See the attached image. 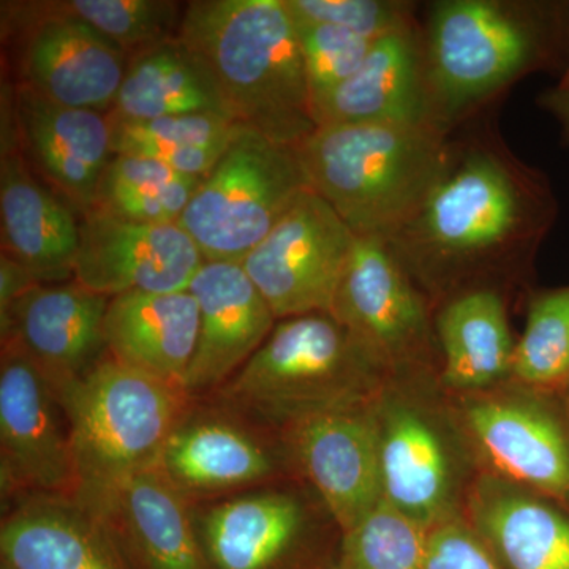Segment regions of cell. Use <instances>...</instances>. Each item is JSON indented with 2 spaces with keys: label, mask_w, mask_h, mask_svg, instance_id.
<instances>
[{
  "label": "cell",
  "mask_w": 569,
  "mask_h": 569,
  "mask_svg": "<svg viewBox=\"0 0 569 569\" xmlns=\"http://www.w3.org/2000/svg\"><path fill=\"white\" fill-rule=\"evenodd\" d=\"M108 114L134 121L187 114L233 119L211 73L179 39L130 58Z\"/></svg>",
  "instance_id": "26"
},
{
  "label": "cell",
  "mask_w": 569,
  "mask_h": 569,
  "mask_svg": "<svg viewBox=\"0 0 569 569\" xmlns=\"http://www.w3.org/2000/svg\"><path fill=\"white\" fill-rule=\"evenodd\" d=\"M0 449L3 486L48 492L77 490L61 402L13 339L2 340Z\"/></svg>",
  "instance_id": "12"
},
{
  "label": "cell",
  "mask_w": 569,
  "mask_h": 569,
  "mask_svg": "<svg viewBox=\"0 0 569 569\" xmlns=\"http://www.w3.org/2000/svg\"><path fill=\"white\" fill-rule=\"evenodd\" d=\"M466 419L478 448L507 481L569 508V433L549 407L529 399L478 400Z\"/></svg>",
  "instance_id": "18"
},
{
  "label": "cell",
  "mask_w": 569,
  "mask_h": 569,
  "mask_svg": "<svg viewBox=\"0 0 569 569\" xmlns=\"http://www.w3.org/2000/svg\"><path fill=\"white\" fill-rule=\"evenodd\" d=\"M203 254L178 223H141L91 209L80 219L73 280L114 298L189 290Z\"/></svg>",
  "instance_id": "11"
},
{
  "label": "cell",
  "mask_w": 569,
  "mask_h": 569,
  "mask_svg": "<svg viewBox=\"0 0 569 569\" xmlns=\"http://www.w3.org/2000/svg\"><path fill=\"white\" fill-rule=\"evenodd\" d=\"M306 190L309 182L296 148L239 123L178 224L204 261L242 263Z\"/></svg>",
  "instance_id": "7"
},
{
  "label": "cell",
  "mask_w": 569,
  "mask_h": 569,
  "mask_svg": "<svg viewBox=\"0 0 569 569\" xmlns=\"http://www.w3.org/2000/svg\"><path fill=\"white\" fill-rule=\"evenodd\" d=\"M157 467L179 490L213 492L264 478L271 460L238 427L203 421L179 425Z\"/></svg>",
  "instance_id": "28"
},
{
  "label": "cell",
  "mask_w": 569,
  "mask_h": 569,
  "mask_svg": "<svg viewBox=\"0 0 569 569\" xmlns=\"http://www.w3.org/2000/svg\"><path fill=\"white\" fill-rule=\"evenodd\" d=\"M426 530L381 500L343 533L337 569H425Z\"/></svg>",
  "instance_id": "33"
},
{
  "label": "cell",
  "mask_w": 569,
  "mask_h": 569,
  "mask_svg": "<svg viewBox=\"0 0 569 569\" xmlns=\"http://www.w3.org/2000/svg\"><path fill=\"white\" fill-rule=\"evenodd\" d=\"M200 182L159 160L114 153L92 209L132 222L179 223Z\"/></svg>",
  "instance_id": "30"
},
{
  "label": "cell",
  "mask_w": 569,
  "mask_h": 569,
  "mask_svg": "<svg viewBox=\"0 0 569 569\" xmlns=\"http://www.w3.org/2000/svg\"><path fill=\"white\" fill-rule=\"evenodd\" d=\"M97 511L118 527L134 568L209 569L181 490L159 467L126 479Z\"/></svg>",
  "instance_id": "21"
},
{
  "label": "cell",
  "mask_w": 569,
  "mask_h": 569,
  "mask_svg": "<svg viewBox=\"0 0 569 569\" xmlns=\"http://www.w3.org/2000/svg\"><path fill=\"white\" fill-rule=\"evenodd\" d=\"M37 284H40L39 280L24 266L2 253L0 257V318L6 317L11 306Z\"/></svg>",
  "instance_id": "37"
},
{
  "label": "cell",
  "mask_w": 569,
  "mask_h": 569,
  "mask_svg": "<svg viewBox=\"0 0 569 569\" xmlns=\"http://www.w3.org/2000/svg\"><path fill=\"white\" fill-rule=\"evenodd\" d=\"M63 13L91 26L133 58L176 40L187 3L174 0H54Z\"/></svg>",
  "instance_id": "31"
},
{
  "label": "cell",
  "mask_w": 569,
  "mask_h": 569,
  "mask_svg": "<svg viewBox=\"0 0 569 569\" xmlns=\"http://www.w3.org/2000/svg\"><path fill=\"white\" fill-rule=\"evenodd\" d=\"M103 332L114 361L183 391L197 350L200 307L189 290L114 296Z\"/></svg>",
  "instance_id": "20"
},
{
  "label": "cell",
  "mask_w": 569,
  "mask_h": 569,
  "mask_svg": "<svg viewBox=\"0 0 569 569\" xmlns=\"http://www.w3.org/2000/svg\"><path fill=\"white\" fill-rule=\"evenodd\" d=\"M436 331L448 387L481 389L511 373L516 343L503 296L496 288L449 298L438 312Z\"/></svg>",
  "instance_id": "25"
},
{
  "label": "cell",
  "mask_w": 569,
  "mask_h": 569,
  "mask_svg": "<svg viewBox=\"0 0 569 569\" xmlns=\"http://www.w3.org/2000/svg\"><path fill=\"white\" fill-rule=\"evenodd\" d=\"M380 425L383 500L429 529L445 519L448 503L449 468L443 443L433 427L411 408H391Z\"/></svg>",
  "instance_id": "23"
},
{
  "label": "cell",
  "mask_w": 569,
  "mask_h": 569,
  "mask_svg": "<svg viewBox=\"0 0 569 569\" xmlns=\"http://www.w3.org/2000/svg\"><path fill=\"white\" fill-rule=\"evenodd\" d=\"M316 121L318 127L433 126L421 28L377 40L353 77L318 104Z\"/></svg>",
  "instance_id": "19"
},
{
  "label": "cell",
  "mask_w": 569,
  "mask_h": 569,
  "mask_svg": "<svg viewBox=\"0 0 569 569\" xmlns=\"http://www.w3.org/2000/svg\"><path fill=\"white\" fill-rule=\"evenodd\" d=\"M296 20L325 22L370 41L419 28L415 7L392 0H284Z\"/></svg>",
  "instance_id": "35"
},
{
  "label": "cell",
  "mask_w": 569,
  "mask_h": 569,
  "mask_svg": "<svg viewBox=\"0 0 569 569\" xmlns=\"http://www.w3.org/2000/svg\"><path fill=\"white\" fill-rule=\"evenodd\" d=\"M331 316L381 370L426 355L425 299L387 239L358 236Z\"/></svg>",
  "instance_id": "10"
},
{
  "label": "cell",
  "mask_w": 569,
  "mask_h": 569,
  "mask_svg": "<svg viewBox=\"0 0 569 569\" xmlns=\"http://www.w3.org/2000/svg\"><path fill=\"white\" fill-rule=\"evenodd\" d=\"M178 39L211 73L231 118L298 148L317 130L305 59L284 0H192Z\"/></svg>",
  "instance_id": "2"
},
{
  "label": "cell",
  "mask_w": 569,
  "mask_h": 569,
  "mask_svg": "<svg viewBox=\"0 0 569 569\" xmlns=\"http://www.w3.org/2000/svg\"><path fill=\"white\" fill-rule=\"evenodd\" d=\"M425 569H503L477 531L445 518L426 530Z\"/></svg>",
  "instance_id": "36"
},
{
  "label": "cell",
  "mask_w": 569,
  "mask_h": 569,
  "mask_svg": "<svg viewBox=\"0 0 569 569\" xmlns=\"http://www.w3.org/2000/svg\"><path fill=\"white\" fill-rule=\"evenodd\" d=\"M568 387H569V385H568Z\"/></svg>",
  "instance_id": "41"
},
{
  "label": "cell",
  "mask_w": 569,
  "mask_h": 569,
  "mask_svg": "<svg viewBox=\"0 0 569 569\" xmlns=\"http://www.w3.org/2000/svg\"><path fill=\"white\" fill-rule=\"evenodd\" d=\"M380 370L329 313L284 318L227 381L223 396L258 417L298 425L362 406Z\"/></svg>",
  "instance_id": "6"
},
{
  "label": "cell",
  "mask_w": 569,
  "mask_h": 569,
  "mask_svg": "<svg viewBox=\"0 0 569 569\" xmlns=\"http://www.w3.org/2000/svg\"><path fill=\"white\" fill-rule=\"evenodd\" d=\"M0 553L9 569H126L102 531L58 507L22 509L7 519Z\"/></svg>",
  "instance_id": "27"
},
{
  "label": "cell",
  "mask_w": 569,
  "mask_h": 569,
  "mask_svg": "<svg viewBox=\"0 0 569 569\" xmlns=\"http://www.w3.org/2000/svg\"><path fill=\"white\" fill-rule=\"evenodd\" d=\"M189 291L200 307V332L183 391L197 395L230 381L271 336L277 318L241 263L204 261Z\"/></svg>",
  "instance_id": "17"
},
{
  "label": "cell",
  "mask_w": 569,
  "mask_h": 569,
  "mask_svg": "<svg viewBox=\"0 0 569 569\" xmlns=\"http://www.w3.org/2000/svg\"><path fill=\"white\" fill-rule=\"evenodd\" d=\"M293 20L316 114L318 104L365 63L376 41L325 22Z\"/></svg>",
  "instance_id": "34"
},
{
  "label": "cell",
  "mask_w": 569,
  "mask_h": 569,
  "mask_svg": "<svg viewBox=\"0 0 569 569\" xmlns=\"http://www.w3.org/2000/svg\"><path fill=\"white\" fill-rule=\"evenodd\" d=\"M557 88L563 89V91H569V62L567 70L563 71V77H561L559 84H557Z\"/></svg>",
  "instance_id": "39"
},
{
  "label": "cell",
  "mask_w": 569,
  "mask_h": 569,
  "mask_svg": "<svg viewBox=\"0 0 569 569\" xmlns=\"http://www.w3.org/2000/svg\"><path fill=\"white\" fill-rule=\"evenodd\" d=\"M430 121L452 133L520 78L545 70L569 40V6L443 0L421 31Z\"/></svg>",
  "instance_id": "3"
},
{
  "label": "cell",
  "mask_w": 569,
  "mask_h": 569,
  "mask_svg": "<svg viewBox=\"0 0 569 569\" xmlns=\"http://www.w3.org/2000/svg\"><path fill=\"white\" fill-rule=\"evenodd\" d=\"M296 451L343 533L383 500L381 425L362 406L316 415L298 422Z\"/></svg>",
  "instance_id": "16"
},
{
  "label": "cell",
  "mask_w": 569,
  "mask_h": 569,
  "mask_svg": "<svg viewBox=\"0 0 569 569\" xmlns=\"http://www.w3.org/2000/svg\"><path fill=\"white\" fill-rule=\"evenodd\" d=\"M2 569H9V568L2 567Z\"/></svg>",
  "instance_id": "40"
},
{
  "label": "cell",
  "mask_w": 569,
  "mask_h": 569,
  "mask_svg": "<svg viewBox=\"0 0 569 569\" xmlns=\"http://www.w3.org/2000/svg\"><path fill=\"white\" fill-rule=\"evenodd\" d=\"M293 497L260 493L213 508L198 531L209 569H280L301 535Z\"/></svg>",
  "instance_id": "24"
},
{
  "label": "cell",
  "mask_w": 569,
  "mask_h": 569,
  "mask_svg": "<svg viewBox=\"0 0 569 569\" xmlns=\"http://www.w3.org/2000/svg\"><path fill=\"white\" fill-rule=\"evenodd\" d=\"M356 239L335 209L309 189L241 264L277 321L331 316Z\"/></svg>",
  "instance_id": "9"
},
{
  "label": "cell",
  "mask_w": 569,
  "mask_h": 569,
  "mask_svg": "<svg viewBox=\"0 0 569 569\" xmlns=\"http://www.w3.org/2000/svg\"><path fill=\"white\" fill-rule=\"evenodd\" d=\"M0 217L3 254L24 266L40 283L73 280L80 217L26 162L9 100L2 102Z\"/></svg>",
  "instance_id": "14"
},
{
  "label": "cell",
  "mask_w": 569,
  "mask_h": 569,
  "mask_svg": "<svg viewBox=\"0 0 569 569\" xmlns=\"http://www.w3.org/2000/svg\"><path fill=\"white\" fill-rule=\"evenodd\" d=\"M511 376L535 388L568 387L569 287L539 291L530 299Z\"/></svg>",
  "instance_id": "32"
},
{
  "label": "cell",
  "mask_w": 569,
  "mask_h": 569,
  "mask_svg": "<svg viewBox=\"0 0 569 569\" xmlns=\"http://www.w3.org/2000/svg\"><path fill=\"white\" fill-rule=\"evenodd\" d=\"M507 479H482L471 493L475 531L505 569H569V516Z\"/></svg>",
  "instance_id": "22"
},
{
  "label": "cell",
  "mask_w": 569,
  "mask_h": 569,
  "mask_svg": "<svg viewBox=\"0 0 569 569\" xmlns=\"http://www.w3.org/2000/svg\"><path fill=\"white\" fill-rule=\"evenodd\" d=\"M556 217L549 179L473 127L451 133L436 186L387 241L415 283L456 296L460 283L530 263Z\"/></svg>",
  "instance_id": "1"
},
{
  "label": "cell",
  "mask_w": 569,
  "mask_h": 569,
  "mask_svg": "<svg viewBox=\"0 0 569 569\" xmlns=\"http://www.w3.org/2000/svg\"><path fill=\"white\" fill-rule=\"evenodd\" d=\"M107 296L80 283H40L0 318L2 340L13 339L56 395L102 361Z\"/></svg>",
  "instance_id": "15"
},
{
  "label": "cell",
  "mask_w": 569,
  "mask_h": 569,
  "mask_svg": "<svg viewBox=\"0 0 569 569\" xmlns=\"http://www.w3.org/2000/svg\"><path fill=\"white\" fill-rule=\"evenodd\" d=\"M186 391L112 358L58 392L69 427L77 492L97 509L126 479L159 466Z\"/></svg>",
  "instance_id": "5"
},
{
  "label": "cell",
  "mask_w": 569,
  "mask_h": 569,
  "mask_svg": "<svg viewBox=\"0 0 569 569\" xmlns=\"http://www.w3.org/2000/svg\"><path fill=\"white\" fill-rule=\"evenodd\" d=\"M112 152L148 157L178 173L203 179L233 140L239 122L217 114L171 116L134 119L108 114Z\"/></svg>",
  "instance_id": "29"
},
{
  "label": "cell",
  "mask_w": 569,
  "mask_h": 569,
  "mask_svg": "<svg viewBox=\"0 0 569 569\" xmlns=\"http://www.w3.org/2000/svg\"><path fill=\"white\" fill-rule=\"evenodd\" d=\"M538 107L559 123L561 138L569 146V91L556 86L538 97Z\"/></svg>",
  "instance_id": "38"
},
{
  "label": "cell",
  "mask_w": 569,
  "mask_h": 569,
  "mask_svg": "<svg viewBox=\"0 0 569 569\" xmlns=\"http://www.w3.org/2000/svg\"><path fill=\"white\" fill-rule=\"evenodd\" d=\"M17 84L63 107L110 112L130 58L51 2H2Z\"/></svg>",
  "instance_id": "8"
},
{
  "label": "cell",
  "mask_w": 569,
  "mask_h": 569,
  "mask_svg": "<svg viewBox=\"0 0 569 569\" xmlns=\"http://www.w3.org/2000/svg\"><path fill=\"white\" fill-rule=\"evenodd\" d=\"M449 141L436 126H321L296 152L309 189L356 236L389 239L436 186Z\"/></svg>",
  "instance_id": "4"
},
{
  "label": "cell",
  "mask_w": 569,
  "mask_h": 569,
  "mask_svg": "<svg viewBox=\"0 0 569 569\" xmlns=\"http://www.w3.org/2000/svg\"><path fill=\"white\" fill-rule=\"evenodd\" d=\"M11 114L26 162L78 217L91 211L114 156L107 112L63 107L28 86H10Z\"/></svg>",
  "instance_id": "13"
}]
</instances>
